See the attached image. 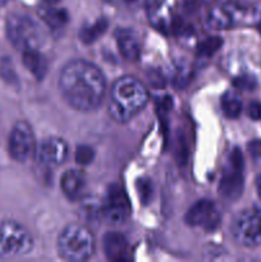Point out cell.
Segmentation results:
<instances>
[{
    "instance_id": "27",
    "label": "cell",
    "mask_w": 261,
    "mask_h": 262,
    "mask_svg": "<svg viewBox=\"0 0 261 262\" xmlns=\"http://www.w3.org/2000/svg\"><path fill=\"white\" fill-rule=\"evenodd\" d=\"M247 114L252 120L261 119V104L260 102H256V101L251 102V104L248 105Z\"/></svg>"
},
{
    "instance_id": "25",
    "label": "cell",
    "mask_w": 261,
    "mask_h": 262,
    "mask_svg": "<svg viewBox=\"0 0 261 262\" xmlns=\"http://www.w3.org/2000/svg\"><path fill=\"white\" fill-rule=\"evenodd\" d=\"M248 152L256 164L261 165V140H253L247 145Z\"/></svg>"
},
{
    "instance_id": "29",
    "label": "cell",
    "mask_w": 261,
    "mask_h": 262,
    "mask_svg": "<svg viewBox=\"0 0 261 262\" xmlns=\"http://www.w3.org/2000/svg\"><path fill=\"white\" fill-rule=\"evenodd\" d=\"M255 184H256V191H257V196L258 199L261 200V173L256 177Z\"/></svg>"
},
{
    "instance_id": "17",
    "label": "cell",
    "mask_w": 261,
    "mask_h": 262,
    "mask_svg": "<svg viewBox=\"0 0 261 262\" xmlns=\"http://www.w3.org/2000/svg\"><path fill=\"white\" fill-rule=\"evenodd\" d=\"M107 25L109 23H107V20L105 18H99L96 22L82 27L81 32H79V38L84 43L95 42L97 38L104 35V32L107 28Z\"/></svg>"
},
{
    "instance_id": "18",
    "label": "cell",
    "mask_w": 261,
    "mask_h": 262,
    "mask_svg": "<svg viewBox=\"0 0 261 262\" xmlns=\"http://www.w3.org/2000/svg\"><path fill=\"white\" fill-rule=\"evenodd\" d=\"M222 109L225 117L235 119L242 112V101L234 92H227L222 97Z\"/></svg>"
},
{
    "instance_id": "10",
    "label": "cell",
    "mask_w": 261,
    "mask_h": 262,
    "mask_svg": "<svg viewBox=\"0 0 261 262\" xmlns=\"http://www.w3.org/2000/svg\"><path fill=\"white\" fill-rule=\"evenodd\" d=\"M220 212L216 205L210 200H200L187 211L184 220L189 227L202 228L206 232H214L220 224Z\"/></svg>"
},
{
    "instance_id": "30",
    "label": "cell",
    "mask_w": 261,
    "mask_h": 262,
    "mask_svg": "<svg viewBox=\"0 0 261 262\" xmlns=\"http://www.w3.org/2000/svg\"><path fill=\"white\" fill-rule=\"evenodd\" d=\"M199 2L204 3V4H211V3H214L215 0H199Z\"/></svg>"
},
{
    "instance_id": "1",
    "label": "cell",
    "mask_w": 261,
    "mask_h": 262,
    "mask_svg": "<svg viewBox=\"0 0 261 262\" xmlns=\"http://www.w3.org/2000/svg\"><path fill=\"white\" fill-rule=\"evenodd\" d=\"M59 89L66 101L79 112L95 110L104 99L106 82L102 72L86 60H72L61 69Z\"/></svg>"
},
{
    "instance_id": "6",
    "label": "cell",
    "mask_w": 261,
    "mask_h": 262,
    "mask_svg": "<svg viewBox=\"0 0 261 262\" xmlns=\"http://www.w3.org/2000/svg\"><path fill=\"white\" fill-rule=\"evenodd\" d=\"M232 235L238 245L252 248L261 243V212L256 209L242 210L232 222Z\"/></svg>"
},
{
    "instance_id": "21",
    "label": "cell",
    "mask_w": 261,
    "mask_h": 262,
    "mask_svg": "<svg viewBox=\"0 0 261 262\" xmlns=\"http://www.w3.org/2000/svg\"><path fill=\"white\" fill-rule=\"evenodd\" d=\"M0 76H2V78L4 79L7 83L17 84L18 77L17 74H15L14 67H13L10 59H2V61H0Z\"/></svg>"
},
{
    "instance_id": "12",
    "label": "cell",
    "mask_w": 261,
    "mask_h": 262,
    "mask_svg": "<svg viewBox=\"0 0 261 262\" xmlns=\"http://www.w3.org/2000/svg\"><path fill=\"white\" fill-rule=\"evenodd\" d=\"M102 251L107 260L124 261L128 258V241L118 232H109L102 238Z\"/></svg>"
},
{
    "instance_id": "2",
    "label": "cell",
    "mask_w": 261,
    "mask_h": 262,
    "mask_svg": "<svg viewBox=\"0 0 261 262\" xmlns=\"http://www.w3.org/2000/svg\"><path fill=\"white\" fill-rule=\"evenodd\" d=\"M147 101V90L137 78L130 76L120 77L110 90L109 114L115 122L125 123L136 117Z\"/></svg>"
},
{
    "instance_id": "15",
    "label": "cell",
    "mask_w": 261,
    "mask_h": 262,
    "mask_svg": "<svg viewBox=\"0 0 261 262\" xmlns=\"http://www.w3.org/2000/svg\"><path fill=\"white\" fill-rule=\"evenodd\" d=\"M22 63L28 72L37 79H42L48 72V60L45 55L37 49L22 51Z\"/></svg>"
},
{
    "instance_id": "5",
    "label": "cell",
    "mask_w": 261,
    "mask_h": 262,
    "mask_svg": "<svg viewBox=\"0 0 261 262\" xmlns=\"http://www.w3.org/2000/svg\"><path fill=\"white\" fill-rule=\"evenodd\" d=\"M33 239L31 233L17 222L0 223V257L14 258L31 252Z\"/></svg>"
},
{
    "instance_id": "22",
    "label": "cell",
    "mask_w": 261,
    "mask_h": 262,
    "mask_svg": "<svg viewBox=\"0 0 261 262\" xmlns=\"http://www.w3.org/2000/svg\"><path fill=\"white\" fill-rule=\"evenodd\" d=\"M95 158L94 148L87 145H81L77 147L76 151V161L79 165H89L92 163Z\"/></svg>"
},
{
    "instance_id": "26",
    "label": "cell",
    "mask_w": 261,
    "mask_h": 262,
    "mask_svg": "<svg viewBox=\"0 0 261 262\" xmlns=\"http://www.w3.org/2000/svg\"><path fill=\"white\" fill-rule=\"evenodd\" d=\"M189 77H191V73H189L188 69L181 68L179 69L178 74L176 76V86L177 87H184L189 81Z\"/></svg>"
},
{
    "instance_id": "13",
    "label": "cell",
    "mask_w": 261,
    "mask_h": 262,
    "mask_svg": "<svg viewBox=\"0 0 261 262\" xmlns=\"http://www.w3.org/2000/svg\"><path fill=\"white\" fill-rule=\"evenodd\" d=\"M115 36H117L118 49L123 58L129 61L137 60L141 54V45L135 32L129 28H120L117 31Z\"/></svg>"
},
{
    "instance_id": "7",
    "label": "cell",
    "mask_w": 261,
    "mask_h": 262,
    "mask_svg": "<svg viewBox=\"0 0 261 262\" xmlns=\"http://www.w3.org/2000/svg\"><path fill=\"white\" fill-rule=\"evenodd\" d=\"M243 161L242 152L240 148H234L229 155L227 168L224 169L219 182V193L229 201L240 199L245 189V178H243Z\"/></svg>"
},
{
    "instance_id": "14",
    "label": "cell",
    "mask_w": 261,
    "mask_h": 262,
    "mask_svg": "<svg viewBox=\"0 0 261 262\" xmlns=\"http://www.w3.org/2000/svg\"><path fill=\"white\" fill-rule=\"evenodd\" d=\"M86 187V177L82 171L72 169L66 171L61 177L60 188L66 197L71 201H76L82 196Z\"/></svg>"
},
{
    "instance_id": "23",
    "label": "cell",
    "mask_w": 261,
    "mask_h": 262,
    "mask_svg": "<svg viewBox=\"0 0 261 262\" xmlns=\"http://www.w3.org/2000/svg\"><path fill=\"white\" fill-rule=\"evenodd\" d=\"M137 192L141 201L143 204H147L150 201L151 196H153V186H151V182L148 179H138Z\"/></svg>"
},
{
    "instance_id": "24",
    "label": "cell",
    "mask_w": 261,
    "mask_h": 262,
    "mask_svg": "<svg viewBox=\"0 0 261 262\" xmlns=\"http://www.w3.org/2000/svg\"><path fill=\"white\" fill-rule=\"evenodd\" d=\"M233 83H234V86L237 87V89L241 90H255L257 82H256L255 77L252 76H241L237 77Z\"/></svg>"
},
{
    "instance_id": "9",
    "label": "cell",
    "mask_w": 261,
    "mask_h": 262,
    "mask_svg": "<svg viewBox=\"0 0 261 262\" xmlns=\"http://www.w3.org/2000/svg\"><path fill=\"white\" fill-rule=\"evenodd\" d=\"M8 150L13 160L25 163L35 151V136L27 122H17L13 125L8 141Z\"/></svg>"
},
{
    "instance_id": "32",
    "label": "cell",
    "mask_w": 261,
    "mask_h": 262,
    "mask_svg": "<svg viewBox=\"0 0 261 262\" xmlns=\"http://www.w3.org/2000/svg\"><path fill=\"white\" fill-rule=\"evenodd\" d=\"M8 2H9V0H0V8H3V7H4V5L7 4Z\"/></svg>"
},
{
    "instance_id": "4",
    "label": "cell",
    "mask_w": 261,
    "mask_h": 262,
    "mask_svg": "<svg viewBox=\"0 0 261 262\" xmlns=\"http://www.w3.org/2000/svg\"><path fill=\"white\" fill-rule=\"evenodd\" d=\"M94 235L84 225H68L58 238V252L60 257L67 261H86L94 255Z\"/></svg>"
},
{
    "instance_id": "19",
    "label": "cell",
    "mask_w": 261,
    "mask_h": 262,
    "mask_svg": "<svg viewBox=\"0 0 261 262\" xmlns=\"http://www.w3.org/2000/svg\"><path fill=\"white\" fill-rule=\"evenodd\" d=\"M209 25L212 28H228L233 26L232 17H230L229 12L227 10L225 5L222 7H216L210 12L209 14Z\"/></svg>"
},
{
    "instance_id": "8",
    "label": "cell",
    "mask_w": 261,
    "mask_h": 262,
    "mask_svg": "<svg viewBox=\"0 0 261 262\" xmlns=\"http://www.w3.org/2000/svg\"><path fill=\"white\" fill-rule=\"evenodd\" d=\"M100 214L110 224H122L129 217L130 204L124 189L112 184L107 189L105 204L100 207Z\"/></svg>"
},
{
    "instance_id": "16",
    "label": "cell",
    "mask_w": 261,
    "mask_h": 262,
    "mask_svg": "<svg viewBox=\"0 0 261 262\" xmlns=\"http://www.w3.org/2000/svg\"><path fill=\"white\" fill-rule=\"evenodd\" d=\"M40 17L46 25L53 30H60L68 23L69 15L66 9H59L54 7H42L40 9Z\"/></svg>"
},
{
    "instance_id": "11",
    "label": "cell",
    "mask_w": 261,
    "mask_h": 262,
    "mask_svg": "<svg viewBox=\"0 0 261 262\" xmlns=\"http://www.w3.org/2000/svg\"><path fill=\"white\" fill-rule=\"evenodd\" d=\"M68 156V145L58 137L44 140L37 148V159L45 168H56L66 161Z\"/></svg>"
},
{
    "instance_id": "28",
    "label": "cell",
    "mask_w": 261,
    "mask_h": 262,
    "mask_svg": "<svg viewBox=\"0 0 261 262\" xmlns=\"http://www.w3.org/2000/svg\"><path fill=\"white\" fill-rule=\"evenodd\" d=\"M150 83L155 87H163L164 86V78L160 73L158 72H153L150 74Z\"/></svg>"
},
{
    "instance_id": "20",
    "label": "cell",
    "mask_w": 261,
    "mask_h": 262,
    "mask_svg": "<svg viewBox=\"0 0 261 262\" xmlns=\"http://www.w3.org/2000/svg\"><path fill=\"white\" fill-rule=\"evenodd\" d=\"M223 40L219 36H211V37H207L206 40L201 41L197 46V54L200 56H211L222 48Z\"/></svg>"
},
{
    "instance_id": "31",
    "label": "cell",
    "mask_w": 261,
    "mask_h": 262,
    "mask_svg": "<svg viewBox=\"0 0 261 262\" xmlns=\"http://www.w3.org/2000/svg\"><path fill=\"white\" fill-rule=\"evenodd\" d=\"M45 2H48L49 4H56V3H59L60 0H45Z\"/></svg>"
},
{
    "instance_id": "3",
    "label": "cell",
    "mask_w": 261,
    "mask_h": 262,
    "mask_svg": "<svg viewBox=\"0 0 261 262\" xmlns=\"http://www.w3.org/2000/svg\"><path fill=\"white\" fill-rule=\"evenodd\" d=\"M8 40L17 50H40L46 42V33L37 20L27 14L13 13L5 22Z\"/></svg>"
}]
</instances>
